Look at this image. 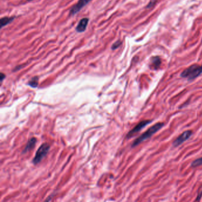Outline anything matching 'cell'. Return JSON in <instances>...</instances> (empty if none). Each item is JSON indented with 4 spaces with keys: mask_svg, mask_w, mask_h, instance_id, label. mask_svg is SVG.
<instances>
[{
    "mask_svg": "<svg viewBox=\"0 0 202 202\" xmlns=\"http://www.w3.org/2000/svg\"><path fill=\"white\" fill-rule=\"evenodd\" d=\"M49 149H50V146L49 144L46 143L43 144L37 150L35 155V157L33 158V162L34 163V164L36 165L39 164L43 159V158L47 155Z\"/></svg>",
    "mask_w": 202,
    "mask_h": 202,
    "instance_id": "obj_3",
    "label": "cell"
},
{
    "mask_svg": "<svg viewBox=\"0 0 202 202\" xmlns=\"http://www.w3.org/2000/svg\"><path fill=\"white\" fill-rule=\"evenodd\" d=\"M202 165V157L198 158L197 160H194L192 163V167L193 168H196L199 166Z\"/></svg>",
    "mask_w": 202,
    "mask_h": 202,
    "instance_id": "obj_12",
    "label": "cell"
},
{
    "mask_svg": "<svg viewBox=\"0 0 202 202\" xmlns=\"http://www.w3.org/2000/svg\"><path fill=\"white\" fill-rule=\"evenodd\" d=\"M15 17H4L1 19V27H3L7 25H8V24L11 23V22L14 21Z\"/></svg>",
    "mask_w": 202,
    "mask_h": 202,
    "instance_id": "obj_10",
    "label": "cell"
},
{
    "mask_svg": "<svg viewBox=\"0 0 202 202\" xmlns=\"http://www.w3.org/2000/svg\"><path fill=\"white\" fill-rule=\"evenodd\" d=\"M202 74V65L200 66L194 64L183 71L181 74V77L187 78L189 80H192L195 79Z\"/></svg>",
    "mask_w": 202,
    "mask_h": 202,
    "instance_id": "obj_2",
    "label": "cell"
},
{
    "mask_svg": "<svg viewBox=\"0 0 202 202\" xmlns=\"http://www.w3.org/2000/svg\"><path fill=\"white\" fill-rule=\"evenodd\" d=\"M192 133L193 132L192 130H186L183 133H181V135L177 138H176V140L173 142V146L174 147H177L180 146L181 144L184 143L187 139L190 138Z\"/></svg>",
    "mask_w": 202,
    "mask_h": 202,
    "instance_id": "obj_6",
    "label": "cell"
},
{
    "mask_svg": "<svg viewBox=\"0 0 202 202\" xmlns=\"http://www.w3.org/2000/svg\"><path fill=\"white\" fill-rule=\"evenodd\" d=\"M151 122H152V120H146L141 121L127 134L126 138L129 139L133 137L135 134L138 133L140 130H141L142 129H144L145 126H146L148 125H149V123H151Z\"/></svg>",
    "mask_w": 202,
    "mask_h": 202,
    "instance_id": "obj_4",
    "label": "cell"
},
{
    "mask_svg": "<svg viewBox=\"0 0 202 202\" xmlns=\"http://www.w3.org/2000/svg\"><path fill=\"white\" fill-rule=\"evenodd\" d=\"M122 45V42L120 40H117L116 42L114 43L113 45H112V50H116L117 49V48H119Z\"/></svg>",
    "mask_w": 202,
    "mask_h": 202,
    "instance_id": "obj_13",
    "label": "cell"
},
{
    "mask_svg": "<svg viewBox=\"0 0 202 202\" xmlns=\"http://www.w3.org/2000/svg\"><path fill=\"white\" fill-rule=\"evenodd\" d=\"M92 0H79L78 2L71 7L69 10V16H74L80 10L83 8L85 5H87Z\"/></svg>",
    "mask_w": 202,
    "mask_h": 202,
    "instance_id": "obj_5",
    "label": "cell"
},
{
    "mask_svg": "<svg viewBox=\"0 0 202 202\" xmlns=\"http://www.w3.org/2000/svg\"><path fill=\"white\" fill-rule=\"evenodd\" d=\"M36 142H37V140L35 138H32V139H30L29 141V142H27L26 146L25 148L24 149L23 153H26L27 152H28V151L32 150V149H33L35 148V145L36 144Z\"/></svg>",
    "mask_w": 202,
    "mask_h": 202,
    "instance_id": "obj_8",
    "label": "cell"
},
{
    "mask_svg": "<svg viewBox=\"0 0 202 202\" xmlns=\"http://www.w3.org/2000/svg\"><path fill=\"white\" fill-rule=\"evenodd\" d=\"M38 82H39V77H35L32 78V80L29 82L28 84L32 88H36L38 85Z\"/></svg>",
    "mask_w": 202,
    "mask_h": 202,
    "instance_id": "obj_11",
    "label": "cell"
},
{
    "mask_svg": "<svg viewBox=\"0 0 202 202\" xmlns=\"http://www.w3.org/2000/svg\"><path fill=\"white\" fill-rule=\"evenodd\" d=\"M5 78V75L4 74H3V73H1V77H0V79H1V82H3V80Z\"/></svg>",
    "mask_w": 202,
    "mask_h": 202,
    "instance_id": "obj_14",
    "label": "cell"
},
{
    "mask_svg": "<svg viewBox=\"0 0 202 202\" xmlns=\"http://www.w3.org/2000/svg\"><path fill=\"white\" fill-rule=\"evenodd\" d=\"M161 64V61L160 57L155 56V57H153L151 59V66L155 70L158 69L160 68Z\"/></svg>",
    "mask_w": 202,
    "mask_h": 202,
    "instance_id": "obj_9",
    "label": "cell"
},
{
    "mask_svg": "<svg viewBox=\"0 0 202 202\" xmlns=\"http://www.w3.org/2000/svg\"><path fill=\"white\" fill-rule=\"evenodd\" d=\"M27 1H33V0H27Z\"/></svg>",
    "mask_w": 202,
    "mask_h": 202,
    "instance_id": "obj_15",
    "label": "cell"
},
{
    "mask_svg": "<svg viewBox=\"0 0 202 202\" xmlns=\"http://www.w3.org/2000/svg\"><path fill=\"white\" fill-rule=\"evenodd\" d=\"M164 125V123L162 122L157 123L154 125L152 126L151 128H149L145 132L142 134L138 138L136 139L133 142L132 147H135L138 146L139 144L142 143L145 141L146 139L151 138L153 135L157 132L159 130L162 128Z\"/></svg>",
    "mask_w": 202,
    "mask_h": 202,
    "instance_id": "obj_1",
    "label": "cell"
},
{
    "mask_svg": "<svg viewBox=\"0 0 202 202\" xmlns=\"http://www.w3.org/2000/svg\"><path fill=\"white\" fill-rule=\"evenodd\" d=\"M89 22L88 18H83L80 20L78 25L76 27V31L78 33L85 32Z\"/></svg>",
    "mask_w": 202,
    "mask_h": 202,
    "instance_id": "obj_7",
    "label": "cell"
}]
</instances>
